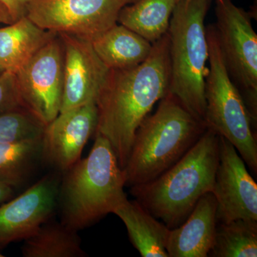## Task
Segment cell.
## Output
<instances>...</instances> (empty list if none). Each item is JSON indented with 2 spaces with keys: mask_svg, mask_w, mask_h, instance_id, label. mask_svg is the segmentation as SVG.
Segmentation results:
<instances>
[{
  "mask_svg": "<svg viewBox=\"0 0 257 257\" xmlns=\"http://www.w3.org/2000/svg\"><path fill=\"white\" fill-rule=\"evenodd\" d=\"M219 136L207 128L182 158L156 179L130 193L170 229L183 224L198 201L211 192L219 164Z\"/></svg>",
  "mask_w": 257,
  "mask_h": 257,
  "instance_id": "obj_2",
  "label": "cell"
},
{
  "mask_svg": "<svg viewBox=\"0 0 257 257\" xmlns=\"http://www.w3.org/2000/svg\"><path fill=\"white\" fill-rule=\"evenodd\" d=\"M113 214L124 223L133 246L143 257H169L166 250L170 229L135 200L127 198Z\"/></svg>",
  "mask_w": 257,
  "mask_h": 257,
  "instance_id": "obj_16",
  "label": "cell"
},
{
  "mask_svg": "<svg viewBox=\"0 0 257 257\" xmlns=\"http://www.w3.org/2000/svg\"><path fill=\"white\" fill-rule=\"evenodd\" d=\"M57 35L37 26L27 16L0 28V65L5 71L17 73Z\"/></svg>",
  "mask_w": 257,
  "mask_h": 257,
  "instance_id": "obj_15",
  "label": "cell"
},
{
  "mask_svg": "<svg viewBox=\"0 0 257 257\" xmlns=\"http://www.w3.org/2000/svg\"><path fill=\"white\" fill-rule=\"evenodd\" d=\"M211 0H179L171 18L169 93L199 121L205 115L209 49L204 20Z\"/></svg>",
  "mask_w": 257,
  "mask_h": 257,
  "instance_id": "obj_5",
  "label": "cell"
},
{
  "mask_svg": "<svg viewBox=\"0 0 257 257\" xmlns=\"http://www.w3.org/2000/svg\"><path fill=\"white\" fill-rule=\"evenodd\" d=\"M24 257H85L77 231L62 222L48 220L22 246Z\"/></svg>",
  "mask_w": 257,
  "mask_h": 257,
  "instance_id": "obj_19",
  "label": "cell"
},
{
  "mask_svg": "<svg viewBox=\"0 0 257 257\" xmlns=\"http://www.w3.org/2000/svg\"><path fill=\"white\" fill-rule=\"evenodd\" d=\"M216 207L212 193L199 199L183 224L170 229L166 246L169 257L208 256L215 236Z\"/></svg>",
  "mask_w": 257,
  "mask_h": 257,
  "instance_id": "obj_14",
  "label": "cell"
},
{
  "mask_svg": "<svg viewBox=\"0 0 257 257\" xmlns=\"http://www.w3.org/2000/svg\"><path fill=\"white\" fill-rule=\"evenodd\" d=\"M95 102L60 113L45 126L42 135V162L59 172H67L81 159L83 149L95 133Z\"/></svg>",
  "mask_w": 257,
  "mask_h": 257,
  "instance_id": "obj_13",
  "label": "cell"
},
{
  "mask_svg": "<svg viewBox=\"0 0 257 257\" xmlns=\"http://www.w3.org/2000/svg\"><path fill=\"white\" fill-rule=\"evenodd\" d=\"M45 126L25 109L0 115V144L40 138Z\"/></svg>",
  "mask_w": 257,
  "mask_h": 257,
  "instance_id": "obj_22",
  "label": "cell"
},
{
  "mask_svg": "<svg viewBox=\"0 0 257 257\" xmlns=\"http://www.w3.org/2000/svg\"><path fill=\"white\" fill-rule=\"evenodd\" d=\"M136 0H30L27 14L37 26L92 39L116 25L120 11Z\"/></svg>",
  "mask_w": 257,
  "mask_h": 257,
  "instance_id": "obj_8",
  "label": "cell"
},
{
  "mask_svg": "<svg viewBox=\"0 0 257 257\" xmlns=\"http://www.w3.org/2000/svg\"><path fill=\"white\" fill-rule=\"evenodd\" d=\"M63 67V47L57 35L15 73L24 107L45 126L60 114Z\"/></svg>",
  "mask_w": 257,
  "mask_h": 257,
  "instance_id": "obj_9",
  "label": "cell"
},
{
  "mask_svg": "<svg viewBox=\"0 0 257 257\" xmlns=\"http://www.w3.org/2000/svg\"><path fill=\"white\" fill-rule=\"evenodd\" d=\"M179 0H136L120 11L118 23L150 43L168 32L171 18Z\"/></svg>",
  "mask_w": 257,
  "mask_h": 257,
  "instance_id": "obj_18",
  "label": "cell"
},
{
  "mask_svg": "<svg viewBox=\"0 0 257 257\" xmlns=\"http://www.w3.org/2000/svg\"><path fill=\"white\" fill-rule=\"evenodd\" d=\"M61 179L57 206L61 222L78 231L97 222L126 199V177L109 141L100 135L89 155Z\"/></svg>",
  "mask_w": 257,
  "mask_h": 257,
  "instance_id": "obj_3",
  "label": "cell"
},
{
  "mask_svg": "<svg viewBox=\"0 0 257 257\" xmlns=\"http://www.w3.org/2000/svg\"><path fill=\"white\" fill-rule=\"evenodd\" d=\"M207 126L168 93L139 126L126 165V185L147 183L175 165Z\"/></svg>",
  "mask_w": 257,
  "mask_h": 257,
  "instance_id": "obj_4",
  "label": "cell"
},
{
  "mask_svg": "<svg viewBox=\"0 0 257 257\" xmlns=\"http://www.w3.org/2000/svg\"><path fill=\"white\" fill-rule=\"evenodd\" d=\"M60 182L58 174H48L0 206V249L28 239L50 220L57 207Z\"/></svg>",
  "mask_w": 257,
  "mask_h": 257,
  "instance_id": "obj_12",
  "label": "cell"
},
{
  "mask_svg": "<svg viewBox=\"0 0 257 257\" xmlns=\"http://www.w3.org/2000/svg\"><path fill=\"white\" fill-rule=\"evenodd\" d=\"M64 52L63 92L60 113L95 102L110 69L86 37L58 33Z\"/></svg>",
  "mask_w": 257,
  "mask_h": 257,
  "instance_id": "obj_10",
  "label": "cell"
},
{
  "mask_svg": "<svg viewBox=\"0 0 257 257\" xmlns=\"http://www.w3.org/2000/svg\"><path fill=\"white\" fill-rule=\"evenodd\" d=\"M3 256H3V254H2V253H0V257H3Z\"/></svg>",
  "mask_w": 257,
  "mask_h": 257,
  "instance_id": "obj_28",
  "label": "cell"
},
{
  "mask_svg": "<svg viewBox=\"0 0 257 257\" xmlns=\"http://www.w3.org/2000/svg\"><path fill=\"white\" fill-rule=\"evenodd\" d=\"M42 138L0 144V182L14 188L28 180L42 162Z\"/></svg>",
  "mask_w": 257,
  "mask_h": 257,
  "instance_id": "obj_20",
  "label": "cell"
},
{
  "mask_svg": "<svg viewBox=\"0 0 257 257\" xmlns=\"http://www.w3.org/2000/svg\"><path fill=\"white\" fill-rule=\"evenodd\" d=\"M208 256L256 257L257 221L239 219L217 223Z\"/></svg>",
  "mask_w": 257,
  "mask_h": 257,
  "instance_id": "obj_21",
  "label": "cell"
},
{
  "mask_svg": "<svg viewBox=\"0 0 257 257\" xmlns=\"http://www.w3.org/2000/svg\"><path fill=\"white\" fill-rule=\"evenodd\" d=\"M14 194L13 187L0 182V205L9 201Z\"/></svg>",
  "mask_w": 257,
  "mask_h": 257,
  "instance_id": "obj_26",
  "label": "cell"
},
{
  "mask_svg": "<svg viewBox=\"0 0 257 257\" xmlns=\"http://www.w3.org/2000/svg\"><path fill=\"white\" fill-rule=\"evenodd\" d=\"M5 69L3 68V67H2L1 65H0V75H1L3 73V72H5Z\"/></svg>",
  "mask_w": 257,
  "mask_h": 257,
  "instance_id": "obj_27",
  "label": "cell"
},
{
  "mask_svg": "<svg viewBox=\"0 0 257 257\" xmlns=\"http://www.w3.org/2000/svg\"><path fill=\"white\" fill-rule=\"evenodd\" d=\"M9 8L15 21L26 16L27 7L30 0H2Z\"/></svg>",
  "mask_w": 257,
  "mask_h": 257,
  "instance_id": "obj_24",
  "label": "cell"
},
{
  "mask_svg": "<svg viewBox=\"0 0 257 257\" xmlns=\"http://www.w3.org/2000/svg\"><path fill=\"white\" fill-rule=\"evenodd\" d=\"M209 68L205 79L207 128L223 137L236 149L253 173L257 172L256 138L252 118L239 89L230 77L214 26L206 28Z\"/></svg>",
  "mask_w": 257,
  "mask_h": 257,
  "instance_id": "obj_6",
  "label": "cell"
},
{
  "mask_svg": "<svg viewBox=\"0 0 257 257\" xmlns=\"http://www.w3.org/2000/svg\"><path fill=\"white\" fill-rule=\"evenodd\" d=\"M15 20L10 13L9 8L0 0V24L8 25L14 23Z\"/></svg>",
  "mask_w": 257,
  "mask_h": 257,
  "instance_id": "obj_25",
  "label": "cell"
},
{
  "mask_svg": "<svg viewBox=\"0 0 257 257\" xmlns=\"http://www.w3.org/2000/svg\"><path fill=\"white\" fill-rule=\"evenodd\" d=\"M214 27L230 77L243 90V100L256 124L257 117V35L249 15L231 0H216Z\"/></svg>",
  "mask_w": 257,
  "mask_h": 257,
  "instance_id": "obj_7",
  "label": "cell"
},
{
  "mask_svg": "<svg viewBox=\"0 0 257 257\" xmlns=\"http://www.w3.org/2000/svg\"><path fill=\"white\" fill-rule=\"evenodd\" d=\"M20 109L25 107L19 94L16 76L5 71L0 75V115Z\"/></svg>",
  "mask_w": 257,
  "mask_h": 257,
  "instance_id": "obj_23",
  "label": "cell"
},
{
  "mask_svg": "<svg viewBox=\"0 0 257 257\" xmlns=\"http://www.w3.org/2000/svg\"><path fill=\"white\" fill-rule=\"evenodd\" d=\"M89 40L96 55L109 69L136 67L146 60L152 48L150 42L117 23Z\"/></svg>",
  "mask_w": 257,
  "mask_h": 257,
  "instance_id": "obj_17",
  "label": "cell"
},
{
  "mask_svg": "<svg viewBox=\"0 0 257 257\" xmlns=\"http://www.w3.org/2000/svg\"><path fill=\"white\" fill-rule=\"evenodd\" d=\"M211 193L217 203V223L239 219L257 221L256 182L235 147L221 136L219 164Z\"/></svg>",
  "mask_w": 257,
  "mask_h": 257,
  "instance_id": "obj_11",
  "label": "cell"
},
{
  "mask_svg": "<svg viewBox=\"0 0 257 257\" xmlns=\"http://www.w3.org/2000/svg\"><path fill=\"white\" fill-rule=\"evenodd\" d=\"M170 73L168 33L152 44L150 55L143 63L132 68L110 69L96 101L94 135L109 141L122 170L139 126L157 101L169 93Z\"/></svg>",
  "mask_w": 257,
  "mask_h": 257,
  "instance_id": "obj_1",
  "label": "cell"
}]
</instances>
